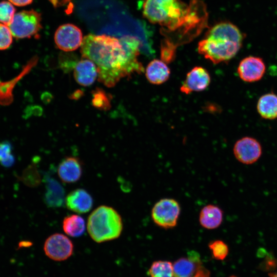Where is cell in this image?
I'll list each match as a JSON object with an SVG mask.
<instances>
[{
	"mask_svg": "<svg viewBox=\"0 0 277 277\" xmlns=\"http://www.w3.org/2000/svg\"><path fill=\"white\" fill-rule=\"evenodd\" d=\"M92 104L100 109H107L110 106L108 95L102 90L96 89L93 93Z\"/></svg>",
	"mask_w": 277,
	"mask_h": 277,
	"instance_id": "4316f807",
	"label": "cell"
},
{
	"mask_svg": "<svg viewBox=\"0 0 277 277\" xmlns=\"http://www.w3.org/2000/svg\"><path fill=\"white\" fill-rule=\"evenodd\" d=\"M265 71V65L259 57L250 56L243 58L240 63L237 72L240 77L245 82H253L260 80Z\"/></svg>",
	"mask_w": 277,
	"mask_h": 277,
	"instance_id": "4fadbf2b",
	"label": "cell"
},
{
	"mask_svg": "<svg viewBox=\"0 0 277 277\" xmlns=\"http://www.w3.org/2000/svg\"><path fill=\"white\" fill-rule=\"evenodd\" d=\"M223 212L217 206L208 204L204 206L199 213V221L200 225L208 230L215 229L222 224Z\"/></svg>",
	"mask_w": 277,
	"mask_h": 277,
	"instance_id": "ac0fdd59",
	"label": "cell"
},
{
	"mask_svg": "<svg viewBox=\"0 0 277 277\" xmlns=\"http://www.w3.org/2000/svg\"><path fill=\"white\" fill-rule=\"evenodd\" d=\"M257 110L264 118H277V95L273 93L262 95L258 102Z\"/></svg>",
	"mask_w": 277,
	"mask_h": 277,
	"instance_id": "44dd1931",
	"label": "cell"
},
{
	"mask_svg": "<svg viewBox=\"0 0 277 277\" xmlns=\"http://www.w3.org/2000/svg\"><path fill=\"white\" fill-rule=\"evenodd\" d=\"M187 5L181 0H144L142 12L150 23L162 26L161 32H170L179 24Z\"/></svg>",
	"mask_w": 277,
	"mask_h": 277,
	"instance_id": "5b68a950",
	"label": "cell"
},
{
	"mask_svg": "<svg viewBox=\"0 0 277 277\" xmlns=\"http://www.w3.org/2000/svg\"><path fill=\"white\" fill-rule=\"evenodd\" d=\"M173 277H210L209 271L203 266L199 253L190 251L187 257L177 260L173 265Z\"/></svg>",
	"mask_w": 277,
	"mask_h": 277,
	"instance_id": "ba28073f",
	"label": "cell"
},
{
	"mask_svg": "<svg viewBox=\"0 0 277 277\" xmlns=\"http://www.w3.org/2000/svg\"><path fill=\"white\" fill-rule=\"evenodd\" d=\"M67 208L77 213H85L89 211L93 206L92 197L86 190L78 188L71 191L65 200Z\"/></svg>",
	"mask_w": 277,
	"mask_h": 277,
	"instance_id": "9a60e30c",
	"label": "cell"
},
{
	"mask_svg": "<svg viewBox=\"0 0 277 277\" xmlns=\"http://www.w3.org/2000/svg\"><path fill=\"white\" fill-rule=\"evenodd\" d=\"M177 47L171 42L164 38L161 44V58L166 64L173 62L175 57Z\"/></svg>",
	"mask_w": 277,
	"mask_h": 277,
	"instance_id": "cb8c5ba5",
	"label": "cell"
},
{
	"mask_svg": "<svg viewBox=\"0 0 277 277\" xmlns=\"http://www.w3.org/2000/svg\"><path fill=\"white\" fill-rule=\"evenodd\" d=\"M41 15L34 10H23L16 13L8 26L12 35L17 38L31 37L42 28Z\"/></svg>",
	"mask_w": 277,
	"mask_h": 277,
	"instance_id": "52a82bcc",
	"label": "cell"
},
{
	"mask_svg": "<svg viewBox=\"0 0 277 277\" xmlns=\"http://www.w3.org/2000/svg\"><path fill=\"white\" fill-rule=\"evenodd\" d=\"M269 276L270 277H277V272L275 273H270Z\"/></svg>",
	"mask_w": 277,
	"mask_h": 277,
	"instance_id": "d6a6232c",
	"label": "cell"
},
{
	"mask_svg": "<svg viewBox=\"0 0 277 277\" xmlns=\"http://www.w3.org/2000/svg\"><path fill=\"white\" fill-rule=\"evenodd\" d=\"M62 227L65 233L71 237H79L83 234L86 229L84 219L76 214L68 215L64 219Z\"/></svg>",
	"mask_w": 277,
	"mask_h": 277,
	"instance_id": "7402d4cb",
	"label": "cell"
},
{
	"mask_svg": "<svg viewBox=\"0 0 277 277\" xmlns=\"http://www.w3.org/2000/svg\"><path fill=\"white\" fill-rule=\"evenodd\" d=\"M12 36L9 27L0 23V50L10 47L12 43Z\"/></svg>",
	"mask_w": 277,
	"mask_h": 277,
	"instance_id": "83f0119b",
	"label": "cell"
},
{
	"mask_svg": "<svg viewBox=\"0 0 277 277\" xmlns=\"http://www.w3.org/2000/svg\"><path fill=\"white\" fill-rule=\"evenodd\" d=\"M180 213V205L172 198H163L159 200L151 211L154 223L165 229H172L177 225Z\"/></svg>",
	"mask_w": 277,
	"mask_h": 277,
	"instance_id": "8992f818",
	"label": "cell"
},
{
	"mask_svg": "<svg viewBox=\"0 0 277 277\" xmlns=\"http://www.w3.org/2000/svg\"><path fill=\"white\" fill-rule=\"evenodd\" d=\"M210 82V75L207 70L201 66H196L187 73L180 91L186 94L202 91L208 87Z\"/></svg>",
	"mask_w": 277,
	"mask_h": 277,
	"instance_id": "7c38bea8",
	"label": "cell"
},
{
	"mask_svg": "<svg viewBox=\"0 0 277 277\" xmlns=\"http://www.w3.org/2000/svg\"><path fill=\"white\" fill-rule=\"evenodd\" d=\"M140 46V41L132 36L118 38L106 34H89L83 38L81 52L83 58L95 64L98 81L112 87L122 78L144 71L138 60Z\"/></svg>",
	"mask_w": 277,
	"mask_h": 277,
	"instance_id": "6da1fadb",
	"label": "cell"
},
{
	"mask_svg": "<svg viewBox=\"0 0 277 277\" xmlns=\"http://www.w3.org/2000/svg\"><path fill=\"white\" fill-rule=\"evenodd\" d=\"M244 36L240 29L229 22L212 26L198 44L199 53L214 64L233 58L241 49Z\"/></svg>",
	"mask_w": 277,
	"mask_h": 277,
	"instance_id": "7a4b0ae2",
	"label": "cell"
},
{
	"mask_svg": "<svg viewBox=\"0 0 277 277\" xmlns=\"http://www.w3.org/2000/svg\"><path fill=\"white\" fill-rule=\"evenodd\" d=\"M45 201L48 207H61L64 203L65 191L60 184L53 178H47Z\"/></svg>",
	"mask_w": 277,
	"mask_h": 277,
	"instance_id": "ffe728a7",
	"label": "cell"
},
{
	"mask_svg": "<svg viewBox=\"0 0 277 277\" xmlns=\"http://www.w3.org/2000/svg\"><path fill=\"white\" fill-rule=\"evenodd\" d=\"M145 75L148 82L160 85L166 82L170 75V69L161 60L154 59L147 65Z\"/></svg>",
	"mask_w": 277,
	"mask_h": 277,
	"instance_id": "d6986e66",
	"label": "cell"
},
{
	"mask_svg": "<svg viewBox=\"0 0 277 277\" xmlns=\"http://www.w3.org/2000/svg\"><path fill=\"white\" fill-rule=\"evenodd\" d=\"M233 151L237 160L246 165L256 162L262 152L260 143L250 137H244L237 141L234 145Z\"/></svg>",
	"mask_w": 277,
	"mask_h": 277,
	"instance_id": "8fae6325",
	"label": "cell"
},
{
	"mask_svg": "<svg viewBox=\"0 0 277 277\" xmlns=\"http://www.w3.org/2000/svg\"><path fill=\"white\" fill-rule=\"evenodd\" d=\"M15 8L10 2H0V22L9 26L13 19Z\"/></svg>",
	"mask_w": 277,
	"mask_h": 277,
	"instance_id": "d4e9b609",
	"label": "cell"
},
{
	"mask_svg": "<svg viewBox=\"0 0 277 277\" xmlns=\"http://www.w3.org/2000/svg\"><path fill=\"white\" fill-rule=\"evenodd\" d=\"M83 173L81 161L76 157L69 156L63 160L57 168V174L64 182L72 183L78 181Z\"/></svg>",
	"mask_w": 277,
	"mask_h": 277,
	"instance_id": "2e32d148",
	"label": "cell"
},
{
	"mask_svg": "<svg viewBox=\"0 0 277 277\" xmlns=\"http://www.w3.org/2000/svg\"><path fill=\"white\" fill-rule=\"evenodd\" d=\"M208 247L215 259L223 260L228 254L227 245L221 240H217L211 242Z\"/></svg>",
	"mask_w": 277,
	"mask_h": 277,
	"instance_id": "484cf974",
	"label": "cell"
},
{
	"mask_svg": "<svg viewBox=\"0 0 277 277\" xmlns=\"http://www.w3.org/2000/svg\"><path fill=\"white\" fill-rule=\"evenodd\" d=\"M12 146L8 141L0 143V163L12 155Z\"/></svg>",
	"mask_w": 277,
	"mask_h": 277,
	"instance_id": "f1b7e54d",
	"label": "cell"
},
{
	"mask_svg": "<svg viewBox=\"0 0 277 277\" xmlns=\"http://www.w3.org/2000/svg\"><path fill=\"white\" fill-rule=\"evenodd\" d=\"M13 5L17 6H24L30 4L33 0H8Z\"/></svg>",
	"mask_w": 277,
	"mask_h": 277,
	"instance_id": "f546056e",
	"label": "cell"
},
{
	"mask_svg": "<svg viewBox=\"0 0 277 277\" xmlns=\"http://www.w3.org/2000/svg\"><path fill=\"white\" fill-rule=\"evenodd\" d=\"M38 57L34 56L27 62L21 72L15 77L5 82L0 80V105L8 106L13 102V91L15 86L36 65Z\"/></svg>",
	"mask_w": 277,
	"mask_h": 277,
	"instance_id": "5bb4252c",
	"label": "cell"
},
{
	"mask_svg": "<svg viewBox=\"0 0 277 277\" xmlns=\"http://www.w3.org/2000/svg\"><path fill=\"white\" fill-rule=\"evenodd\" d=\"M14 156L12 155L6 160L2 162L1 164L5 167H9L12 166L14 164Z\"/></svg>",
	"mask_w": 277,
	"mask_h": 277,
	"instance_id": "1f68e13d",
	"label": "cell"
},
{
	"mask_svg": "<svg viewBox=\"0 0 277 277\" xmlns=\"http://www.w3.org/2000/svg\"><path fill=\"white\" fill-rule=\"evenodd\" d=\"M87 229L91 239L101 243L119 238L123 229V223L121 215L113 208L101 205L89 215Z\"/></svg>",
	"mask_w": 277,
	"mask_h": 277,
	"instance_id": "277c9868",
	"label": "cell"
},
{
	"mask_svg": "<svg viewBox=\"0 0 277 277\" xmlns=\"http://www.w3.org/2000/svg\"><path fill=\"white\" fill-rule=\"evenodd\" d=\"M83 34L81 29L72 24L60 26L54 34V41L57 47L65 52L74 51L81 46Z\"/></svg>",
	"mask_w": 277,
	"mask_h": 277,
	"instance_id": "30bf717a",
	"label": "cell"
},
{
	"mask_svg": "<svg viewBox=\"0 0 277 277\" xmlns=\"http://www.w3.org/2000/svg\"><path fill=\"white\" fill-rule=\"evenodd\" d=\"M52 5L55 8L66 5L71 0H49Z\"/></svg>",
	"mask_w": 277,
	"mask_h": 277,
	"instance_id": "4dcf8cb0",
	"label": "cell"
},
{
	"mask_svg": "<svg viewBox=\"0 0 277 277\" xmlns=\"http://www.w3.org/2000/svg\"><path fill=\"white\" fill-rule=\"evenodd\" d=\"M206 5L201 0H190L176 28L162 34L177 47L192 41L208 26Z\"/></svg>",
	"mask_w": 277,
	"mask_h": 277,
	"instance_id": "3957f363",
	"label": "cell"
},
{
	"mask_svg": "<svg viewBox=\"0 0 277 277\" xmlns=\"http://www.w3.org/2000/svg\"><path fill=\"white\" fill-rule=\"evenodd\" d=\"M73 75L76 82L83 86L92 85L98 76L97 67L91 60L83 58L76 63Z\"/></svg>",
	"mask_w": 277,
	"mask_h": 277,
	"instance_id": "e0dca14e",
	"label": "cell"
},
{
	"mask_svg": "<svg viewBox=\"0 0 277 277\" xmlns=\"http://www.w3.org/2000/svg\"><path fill=\"white\" fill-rule=\"evenodd\" d=\"M230 277H236V276H235L234 275H232V276H230Z\"/></svg>",
	"mask_w": 277,
	"mask_h": 277,
	"instance_id": "836d02e7",
	"label": "cell"
},
{
	"mask_svg": "<svg viewBox=\"0 0 277 277\" xmlns=\"http://www.w3.org/2000/svg\"><path fill=\"white\" fill-rule=\"evenodd\" d=\"M74 246L67 236L62 233H54L46 240L44 251L46 255L55 261H63L73 254Z\"/></svg>",
	"mask_w": 277,
	"mask_h": 277,
	"instance_id": "9c48e42d",
	"label": "cell"
},
{
	"mask_svg": "<svg viewBox=\"0 0 277 277\" xmlns=\"http://www.w3.org/2000/svg\"><path fill=\"white\" fill-rule=\"evenodd\" d=\"M149 273L151 277H173V264L167 261H155L151 265Z\"/></svg>",
	"mask_w": 277,
	"mask_h": 277,
	"instance_id": "603a6c76",
	"label": "cell"
}]
</instances>
